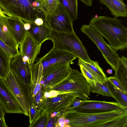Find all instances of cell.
<instances>
[{
  "label": "cell",
  "instance_id": "obj_1",
  "mask_svg": "<svg viewBox=\"0 0 127 127\" xmlns=\"http://www.w3.org/2000/svg\"><path fill=\"white\" fill-rule=\"evenodd\" d=\"M122 21L115 18L96 15L90 20L89 25L105 37L116 52L127 47V29Z\"/></svg>",
  "mask_w": 127,
  "mask_h": 127
},
{
  "label": "cell",
  "instance_id": "obj_2",
  "mask_svg": "<svg viewBox=\"0 0 127 127\" xmlns=\"http://www.w3.org/2000/svg\"><path fill=\"white\" fill-rule=\"evenodd\" d=\"M127 116V109L92 113H81L70 109L64 127H108L111 122Z\"/></svg>",
  "mask_w": 127,
  "mask_h": 127
},
{
  "label": "cell",
  "instance_id": "obj_3",
  "mask_svg": "<svg viewBox=\"0 0 127 127\" xmlns=\"http://www.w3.org/2000/svg\"><path fill=\"white\" fill-rule=\"evenodd\" d=\"M0 7L6 15L34 23L37 18L45 20L43 8L38 0H0Z\"/></svg>",
  "mask_w": 127,
  "mask_h": 127
},
{
  "label": "cell",
  "instance_id": "obj_4",
  "mask_svg": "<svg viewBox=\"0 0 127 127\" xmlns=\"http://www.w3.org/2000/svg\"><path fill=\"white\" fill-rule=\"evenodd\" d=\"M90 86L82 74L71 68L68 76L54 85L48 93L50 98L66 93H73L76 97L87 100L90 99Z\"/></svg>",
  "mask_w": 127,
  "mask_h": 127
},
{
  "label": "cell",
  "instance_id": "obj_5",
  "mask_svg": "<svg viewBox=\"0 0 127 127\" xmlns=\"http://www.w3.org/2000/svg\"><path fill=\"white\" fill-rule=\"evenodd\" d=\"M50 40L53 43V49L67 51L79 59L92 63L82 41L74 32L68 33L52 30Z\"/></svg>",
  "mask_w": 127,
  "mask_h": 127
},
{
  "label": "cell",
  "instance_id": "obj_6",
  "mask_svg": "<svg viewBox=\"0 0 127 127\" xmlns=\"http://www.w3.org/2000/svg\"><path fill=\"white\" fill-rule=\"evenodd\" d=\"M5 81L21 107L23 114L29 117L30 108L32 103L30 85L24 82L11 70Z\"/></svg>",
  "mask_w": 127,
  "mask_h": 127
},
{
  "label": "cell",
  "instance_id": "obj_7",
  "mask_svg": "<svg viewBox=\"0 0 127 127\" xmlns=\"http://www.w3.org/2000/svg\"><path fill=\"white\" fill-rule=\"evenodd\" d=\"M81 30L96 45L108 64L115 71L117 60L119 57L116 52L104 40L103 37L89 25H82Z\"/></svg>",
  "mask_w": 127,
  "mask_h": 127
},
{
  "label": "cell",
  "instance_id": "obj_8",
  "mask_svg": "<svg viewBox=\"0 0 127 127\" xmlns=\"http://www.w3.org/2000/svg\"><path fill=\"white\" fill-rule=\"evenodd\" d=\"M70 63H60L52 65L44 70L41 87L44 92H48L53 86L65 78L71 70Z\"/></svg>",
  "mask_w": 127,
  "mask_h": 127
},
{
  "label": "cell",
  "instance_id": "obj_9",
  "mask_svg": "<svg viewBox=\"0 0 127 127\" xmlns=\"http://www.w3.org/2000/svg\"><path fill=\"white\" fill-rule=\"evenodd\" d=\"M45 20L51 30L68 33L74 32L73 22L66 10L60 3L52 13L46 15Z\"/></svg>",
  "mask_w": 127,
  "mask_h": 127
},
{
  "label": "cell",
  "instance_id": "obj_10",
  "mask_svg": "<svg viewBox=\"0 0 127 127\" xmlns=\"http://www.w3.org/2000/svg\"><path fill=\"white\" fill-rule=\"evenodd\" d=\"M73 109L78 112L92 113L127 109V108L116 102L84 100L82 104Z\"/></svg>",
  "mask_w": 127,
  "mask_h": 127
},
{
  "label": "cell",
  "instance_id": "obj_11",
  "mask_svg": "<svg viewBox=\"0 0 127 127\" xmlns=\"http://www.w3.org/2000/svg\"><path fill=\"white\" fill-rule=\"evenodd\" d=\"M76 97L73 93H65L51 98H47L40 114L45 113L50 115L69 107L73 99Z\"/></svg>",
  "mask_w": 127,
  "mask_h": 127
},
{
  "label": "cell",
  "instance_id": "obj_12",
  "mask_svg": "<svg viewBox=\"0 0 127 127\" xmlns=\"http://www.w3.org/2000/svg\"><path fill=\"white\" fill-rule=\"evenodd\" d=\"M0 103L6 113L23 114L21 107L9 90L5 80L0 77Z\"/></svg>",
  "mask_w": 127,
  "mask_h": 127
},
{
  "label": "cell",
  "instance_id": "obj_13",
  "mask_svg": "<svg viewBox=\"0 0 127 127\" xmlns=\"http://www.w3.org/2000/svg\"><path fill=\"white\" fill-rule=\"evenodd\" d=\"M32 66L29 62L23 60L22 56L19 54L11 58L10 70L13 71L24 82L30 85Z\"/></svg>",
  "mask_w": 127,
  "mask_h": 127
},
{
  "label": "cell",
  "instance_id": "obj_14",
  "mask_svg": "<svg viewBox=\"0 0 127 127\" xmlns=\"http://www.w3.org/2000/svg\"><path fill=\"white\" fill-rule=\"evenodd\" d=\"M41 44L35 40L28 31L25 38L19 46V53L22 56L27 57L32 66L40 53Z\"/></svg>",
  "mask_w": 127,
  "mask_h": 127
},
{
  "label": "cell",
  "instance_id": "obj_15",
  "mask_svg": "<svg viewBox=\"0 0 127 127\" xmlns=\"http://www.w3.org/2000/svg\"><path fill=\"white\" fill-rule=\"evenodd\" d=\"M2 16L7 26L12 33L15 41L19 46L28 32V31L24 28L25 22L18 18L8 16L5 14Z\"/></svg>",
  "mask_w": 127,
  "mask_h": 127
},
{
  "label": "cell",
  "instance_id": "obj_16",
  "mask_svg": "<svg viewBox=\"0 0 127 127\" xmlns=\"http://www.w3.org/2000/svg\"><path fill=\"white\" fill-rule=\"evenodd\" d=\"M42 57L48 61L50 66L60 63H71L76 58L68 52L53 48Z\"/></svg>",
  "mask_w": 127,
  "mask_h": 127
},
{
  "label": "cell",
  "instance_id": "obj_17",
  "mask_svg": "<svg viewBox=\"0 0 127 127\" xmlns=\"http://www.w3.org/2000/svg\"><path fill=\"white\" fill-rule=\"evenodd\" d=\"M31 24V28L28 31L36 41L42 44L46 40L50 39L52 30L45 21L40 26L37 25L34 23Z\"/></svg>",
  "mask_w": 127,
  "mask_h": 127
},
{
  "label": "cell",
  "instance_id": "obj_18",
  "mask_svg": "<svg viewBox=\"0 0 127 127\" xmlns=\"http://www.w3.org/2000/svg\"><path fill=\"white\" fill-rule=\"evenodd\" d=\"M99 2L106 6L114 18L127 16V6L124 0H99Z\"/></svg>",
  "mask_w": 127,
  "mask_h": 127
},
{
  "label": "cell",
  "instance_id": "obj_19",
  "mask_svg": "<svg viewBox=\"0 0 127 127\" xmlns=\"http://www.w3.org/2000/svg\"><path fill=\"white\" fill-rule=\"evenodd\" d=\"M78 64H81L91 75L97 79L98 82L103 83L108 81L107 77L99 66L98 61H92V63L90 64L79 59Z\"/></svg>",
  "mask_w": 127,
  "mask_h": 127
},
{
  "label": "cell",
  "instance_id": "obj_20",
  "mask_svg": "<svg viewBox=\"0 0 127 127\" xmlns=\"http://www.w3.org/2000/svg\"><path fill=\"white\" fill-rule=\"evenodd\" d=\"M0 38L10 48L18 50L19 46L15 41L12 33L7 26L3 16L1 15H0Z\"/></svg>",
  "mask_w": 127,
  "mask_h": 127
},
{
  "label": "cell",
  "instance_id": "obj_21",
  "mask_svg": "<svg viewBox=\"0 0 127 127\" xmlns=\"http://www.w3.org/2000/svg\"><path fill=\"white\" fill-rule=\"evenodd\" d=\"M115 71L113 76L127 89V59L124 56L119 57L118 59Z\"/></svg>",
  "mask_w": 127,
  "mask_h": 127
},
{
  "label": "cell",
  "instance_id": "obj_22",
  "mask_svg": "<svg viewBox=\"0 0 127 127\" xmlns=\"http://www.w3.org/2000/svg\"><path fill=\"white\" fill-rule=\"evenodd\" d=\"M86 79L90 86V92L99 94L102 96L111 97L114 99L110 91L108 81L101 83L89 79Z\"/></svg>",
  "mask_w": 127,
  "mask_h": 127
},
{
  "label": "cell",
  "instance_id": "obj_23",
  "mask_svg": "<svg viewBox=\"0 0 127 127\" xmlns=\"http://www.w3.org/2000/svg\"><path fill=\"white\" fill-rule=\"evenodd\" d=\"M10 56L0 47V77L5 80L10 70Z\"/></svg>",
  "mask_w": 127,
  "mask_h": 127
},
{
  "label": "cell",
  "instance_id": "obj_24",
  "mask_svg": "<svg viewBox=\"0 0 127 127\" xmlns=\"http://www.w3.org/2000/svg\"><path fill=\"white\" fill-rule=\"evenodd\" d=\"M78 0H59L73 22L78 17Z\"/></svg>",
  "mask_w": 127,
  "mask_h": 127
},
{
  "label": "cell",
  "instance_id": "obj_25",
  "mask_svg": "<svg viewBox=\"0 0 127 127\" xmlns=\"http://www.w3.org/2000/svg\"><path fill=\"white\" fill-rule=\"evenodd\" d=\"M43 71L41 63L38 60L37 62L33 64L31 68L30 86L41 85Z\"/></svg>",
  "mask_w": 127,
  "mask_h": 127
},
{
  "label": "cell",
  "instance_id": "obj_26",
  "mask_svg": "<svg viewBox=\"0 0 127 127\" xmlns=\"http://www.w3.org/2000/svg\"><path fill=\"white\" fill-rule=\"evenodd\" d=\"M110 91L116 100V102L127 108V93L120 90L108 80Z\"/></svg>",
  "mask_w": 127,
  "mask_h": 127
},
{
  "label": "cell",
  "instance_id": "obj_27",
  "mask_svg": "<svg viewBox=\"0 0 127 127\" xmlns=\"http://www.w3.org/2000/svg\"><path fill=\"white\" fill-rule=\"evenodd\" d=\"M45 18L47 15L52 13L60 4L59 0H40Z\"/></svg>",
  "mask_w": 127,
  "mask_h": 127
},
{
  "label": "cell",
  "instance_id": "obj_28",
  "mask_svg": "<svg viewBox=\"0 0 127 127\" xmlns=\"http://www.w3.org/2000/svg\"><path fill=\"white\" fill-rule=\"evenodd\" d=\"M49 115L45 113L40 114L35 121L29 127H46L49 118Z\"/></svg>",
  "mask_w": 127,
  "mask_h": 127
},
{
  "label": "cell",
  "instance_id": "obj_29",
  "mask_svg": "<svg viewBox=\"0 0 127 127\" xmlns=\"http://www.w3.org/2000/svg\"><path fill=\"white\" fill-rule=\"evenodd\" d=\"M0 47L6 52L10 57L12 58L18 54L19 51L9 47L0 38Z\"/></svg>",
  "mask_w": 127,
  "mask_h": 127
},
{
  "label": "cell",
  "instance_id": "obj_30",
  "mask_svg": "<svg viewBox=\"0 0 127 127\" xmlns=\"http://www.w3.org/2000/svg\"><path fill=\"white\" fill-rule=\"evenodd\" d=\"M34 103L31 104L30 109L29 123L30 125L32 124L40 115Z\"/></svg>",
  "mask_w": 127,
  "mask_h": 127
},
{
  "label": "cell",
  "instance_id": "obj_31",
  "mask_svg": "<svg viewBox=\"0 0 127 127\" xmlns=\"http://www.w3.org/2000/svg\"><path fill=\"white\" fill-rule=\"evenodd\" d=\"M107 80L111 82L114 85L122 91L127 93L126 88L114 76L107 77Z\"/></svg>",
  "mask_w": 127,
  "mask_h": 127
},
{
  "label": "cell",
  "instance_id": "obj_32",
  "mask_svg": "<svg viewBox=\"0 0 127 127\" xmlns=\"http://www.w3.org/2000/svg\"><path fill=\"white\" fill-rule=\"evenodd\" d=\"M69 110H66L63 113L59 118L55 127H64L65 124L66 118Z\"/></svg>",
  "mask_w": 127,
  "mask_h": 127
},
{
  "label": "cell",
  "instance_id": "obj_33",
  "mask_svg": "<svg viewBox=\"0 0 127 127\" xmlns=\"http://www.w3.org/2000/svg\"><path fill=\"white\" fill-rule=\"evenodd\" d=\"M78 64L80 67L81 73L86 79H89L93 81L98 82L97 79L91 75L81 64Z\"/></svg>",
  "mask_w": 127,
  "mask_h": 127
},
{
  "label": "cell",
  "instance_id": "obj_34",
  "mask_svg": "<svg viewBox=\"0 0 127 127\" xmlns=\"http://www.w3.org/2000/svg\"><path fill=\"white\" fill-rule=\"evenodd\" d=\"M5 112L4 108L0 103V127H8L5 120Z\"/></svg>",
  "mask_w": 127,
  "mask_h": 127
},
{
  "label": "cell",
  "instance_id": "obj_35",
  "mask_svg": "<svg viewBox=\"0 0 127 127\" xmlns=\"http://www.w3.org/2000/svg\"><path fill=\"white\" fill-rule=\"evenodd\" d=\"M84 100L78 99L75 97L73 100L70 105L69 109H73L82 104L84 102Z\"/></svg>",
  "mask_w": 127,
  "mask_h": 127
},
{
  "label": "cell",
  "instance_id": "obj_36",
  "mask_svg": "<svg viewBox=\"0 0 127 127\" xmlns=\"http://www.w3.org/2000/svg\"><path fill=\"white\" fill-rule=\"evenodd\" d=\"M45 21L42 18L38 17L35 20L34 23L37 25L40 26L43 24Z\"/></svg>",
  "mask_w": 127,
  "mask_h": 127
},
{
  "label": "cell",
  "instance_id": "obj_37",
  "mask_svg": "<svg viewBox=\"0 0 127 127\" xmlns=\"http://www.w3.org/2000/svg\"><path fill=\"white\" fill-rule=\"evenodd\" d=\"M88 6H92L93 3V0H79Z\"/></svg>",
  "mask_w": 127,
  "mask_h": 127
},
{
  "label": "cell",
  "instance_id": "obj_38",
  "mask_svg": "<svg viewBox=\"0 0 127 127\" xmlns=\"http://www.w3.org/2000/svg\"><path fill=\"white\" fill-rule=\"evenodd\" d=\"M31 24L29 23L25 22L24 24V27L25 29L28 31L31 28Z\"/></svg>",
  "mask_w": 127,
  "mask_h": 127
},
{
  "label": "cell",
  "instance_id": "obj_39",
  "mask_svg": "<svg viewBox=\"0 0 127 127\" xmlns=\"http://www.w3.org/2000/svg\"><path fill=\"white\" fill-rule=\"evenodd\" d=\"M107 73L110 74H112V71L111 69H108L107 70Z\"/></svg>",
  "mask_w": 127,
  "mask_h": 127
},
{
  "label": "cell",
  "instance_id": "obj_40",
  "mask_svg": "<svg viewBox=\"0 0 127 127\" xmlns=\"http://www.w3.org/2000/svg\"><path fill=\"white\" fill-rule=\"evenodd\" d=\"M39 0V1H40V0Z\"/></svg>",
  "mask_w": 127,
  "mask_h": 127
}]
</instances>
